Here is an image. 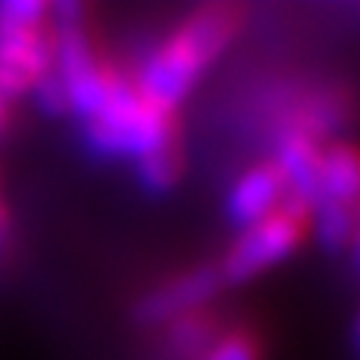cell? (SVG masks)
<instances>
[{
  "instance_id": "obj_1",
  "label": "cell",
  "mask_w": 360,
  "mask_h": 360,
  "mask_svg": "<svg viewBox=\"0 0 360 360\" xmlns=\"http://www.w3.org/2000/svg\"><path fill=\"white\" fill-rule=\"evenodd\" d=\"M243 9L238 4H205L144 60L139 72V94L165 115L193 94V87L222 58L238 37Z\"/></svg>"
},
{
  "instance_id": "obj_2",
  "label": "cell",
  "mask_w": 360,
  "mask_h": 360,
  "mask_svg": "<svg viewBox=\"0 0 360 360\" xmlns=\"http://www.w3.org/2000/svg\"><path fill=\"white\" fill-rule=\"evenodd\" d=\"M84 123V139L99 156H141L177 144L172 115H165L139 94V87L120 75H111L108 94Z\"/></svg>"
},
{
  "instance_id": "obj_3",
  "label": "cell",
  "mask_w": 360,
  "mask_h": 360,
  "mask_svg": "<svg viewBox=\"0 0 360 360\" xmlns=\"http://www.w3.org/2000/svg\"><path fill=\"white\" fill-rule=\"evenodd\" d=\"M51 37H54V75L60 78L66 108L87 120L108 94L111 75L103 70L96 49L87 33V9L82 4L51 6Z\"/></svg>"
},
{
  "instance_id": "obj_4",
  "label": "cell",
  "mask_w": 360,
  "mask_h": 360,
  "mask_svg": "<svg viewBox=\"0 0 360 360\" xmlns=\"http://www.w3.org/2000/svg\"><path fill=\"white\" fill-rule=\"evenodd\" d=\"M307 225H309V210L288 198L270 217L240 229L238 240L229 246V252H225L219 264L222 283H231V285L250 283V279L262 276L264 270L285 262L303 243Z\"/></svg>"
},
{
  "instance_id": "obj_5",
  "label": "cell",
  "mask_w": 360,
  "mask_h": 360,
  "mask_svg": "<svg viewBox=\"0 0 360 360\" xmlns=\"http://www.w3.org/2000/svg\"><path fill=\"white\" fill-rule=\"evenodd\" d=\"M54 66L51 25H0V96L15 99L33 90Z\"/></svg>"
},
{
  "instance_id": "obj_6",
  "label": "cell",
  "mask_w": 360,
  "mask_h": 360,
  "mask_svg": "<svg viewBox=\"0 0 360 360\" xmlns=\"http://www.w3.org/2000/svg\"><path fill=\"white\" fill-rule=\"evenodd\" d=\"M222 288L219 267H195L186 274L174 276L172 283H162L160 288H153L148 297H141V303L135 307V315L144 324H168L186 315H195L210 297H217V291Z\"/></svg>"
},
{
  "instance_id": "obj_7",
  "label": "cell",
  "mask_w": 360,
  "mask_h": 360,
  "mask_svg": "<svg viewBox=\"0 0 360 360\" xmlns=\"http://www.w3.org/2000/svg\"><path fill=\"white\" fill-rule=\"evenodd\" d=\"M288 201V186L283 172L276 168V162H258L252 168L234 180L231 193H229V219L238 225V229H246L258 219L270 217L274 210H279Z\"/></svg>"
},
{
  "instance_id": "obj_8",
  "label": "cell",
  "mask_w": 360,
  "mask_h": 360,
  "mask_svg": "<svg viewBox=\"0 0 360 360\" xmlns=\"http://www.w3.org/2000/svg\"><path fill=\"white\" fill-rule=\"evenodd\" d=\"M276 168L285 177L288 198L312 210V201L319 195V174H321V150L312 139L300 132H283L276 148Z\"/></svg>"
},
{
  "instance_id": "obj_9",
  "label": "cell",
  "mask_w": 360,
  "mask_h": 360,
  "mask_svg": "<svg viewBox=\"0 0 360 360\" xmlns=\"http://www.w3.org/2000/svg\"><path fill=\"white\" fill-rule=\"evenodd\" d=\"M357 189H360V168L357 153L352 144H333L321 153V174H319V195L312 207L330 205V207H357Z\"/></svg>"
},
{
  "instance_id": "obj_10",
  "label": "cell",
  "mask_w": 360,
  "mask_h": 360,
  "mask_svg": "<svg viewBox=\"0 0 360 360\" xmlns=\"http://www.w3.org/2000/svg\"><path fill=\"white\" fill-rule=\"evenodd\" d=\"M135 172H139V180L148 193H168L180 180V174H184V160H180L177 144L141 156L135 162Z\"/></svg>"
},
{
  "instance_id": "obj_11",
  "label": "cell",
  "mask_w": 360,
  "mask_h": 360,
  "mask_svg": "<svg viewBox=\"0 0 360 360\" xmlns=\"http://www.w3.org/2000/svg\"><path fill=\"white\" fill-rule=\"evenodd\" d=\"M49 13L42 0H0V25H45Z\"/></svg>"
},
{
  "instance_id": "obj_12",
  "label": "cell",
  "mask_w": 360,
  "mask_h": 360,
  "mask_svg": "<svg viewBox=\"0 0 360 360\" xmlns=\"http://www.w3.org/2000/svg\"><path fill=\"white\" fill-rule=\"evenodd\" d=\"M205 360H258V345L246 333H229L207 348Z\"/></svg>"
},
{
  "instance_id": "obj_13",
  "label": "cell",
  "mask_w": 360,
  "mask_h": 360,
  "mask_svg": "<svg viewBox=\"0 0 360 360\" xmlns=\"http://www.w3.org/2000/svg\"><path fill=\"white\" fill-rule=\"evenodd\" d=\"M33 99H37V105L45 111V115H66V94H63V84H60V78L54 75V70L49 75H42L37 84H33Z\"/></svg>"
},
{
  "instance_id": "obj_14",
  "label": "cell",
  "mask_w": 360,
  "mask_h": 360,
  "mask_svg": "<svg viewBox=\"0 0 360 360\" xmlns=\"http://www.w3.org/2000/svg\"><path fill=\"white\" fill-rule=\"evenodd\" d=\"M6 234H9V219H6V210L0 205V250L6 246Z\"/></svg>"
},
{
  "instance_id": "obj_15",
  "label": "cell",
  "mask_w": 360,
  "mask_h": 360,
  "mask_svg": "<svg viewBox=\"0 0 360 360\" xmlns=\"http://www.w3.org/2000/svg\"><path fill=\"white\" fill-rule=\"evenodd\" d=\"M4 123H6V99L0 96V129H4Z\"/></svg>"
}]
</instances>
